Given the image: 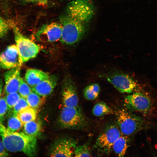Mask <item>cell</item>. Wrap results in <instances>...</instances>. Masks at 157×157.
<instances>
[{
    "label": "cell",
    "mask_w": 157,
    "mask_h": 157,
    "mask_svg": "<svg viewBox=\"0 0 157 157\" xmlns=\"http://www.w3.org/2000/svg\"><path fill=\"white\" fill-rule=\"evenodd\" d=\"M19 66V57L16 44L8 46L0 54V67L10 69Z\"/></svg>",
    "instance_id": "13"
},
{
    "label": "cell",
    "mask_w": 157,
    "mask_h": 157,
    "mask_svg": "<svg viewBox=\"0 0 157 157\" xmlns=\"http://www.w3.org/2000/svg\"><path fill=\"white\" fill-rule=\"evenodd\" d=\"M9 29V26L6 21L0 16V38L7 33Z\"/></svg>",
    "instance_id": "29"
},
{
    "label": "cell",
    "mask_w": 157,
    "mask_h": 157,
    "mask_svg": "<svg viewBox=\"0 0 157 157\" xmlns=\"http://www.w3.org/2000/svg\"><path fill=\"white\" fill-rule=\"evenodd\" d=\"M124 102L130 109L145 115L150 114L154 108L152 99L148 95L142 92L128 95L125 98Z\"/></svg>",
    "instance_id": "7"
},
{
    "label": "cell",
    "mask_w": 157,
    "mask_h": 157,
    "mask_svg": "<svg viewBox=\"0 0 157 157\" xmlns=\"http://www.w3.org/2000/svg\"><path fill=\"white\" fill-rule=\"evenodd\" d=\"M6 149L2 141L0 140V157L7 156L8 155Z\"/></svg>",
    "instance_id": "30"
},
{
    "label": "cell",
    "mask_w": 157,
    "mask_h": 157,
    "mask_svg": "<svg viewBox=\"0 0 157 157\" xmlns=\"http://www.w3.org/2000/svg\"><path fill=\"white\" fill-rule=\"evenodd\" d=\"M30 0V1H31V0Z\"/></svg>",
    "instance_id": "32"
},
{
    "label": "cell",
    "mask_w": 157,
    "mask_h": 157,
    "mask_svg": "<svg viewBox=\"0 0 157 157\" xmlns=\"http://www.w3.org/2000/svg\"><path fill=\"white\" fill-rule=\"evenodd\" d=\"M105 79L119 91L131 93L136 88L137 83L129 75L118 71H113L100 75Z\"/></svg>",
    "instance_id": "8"
},
{
    "label": "cell",
    "mask_w": 157,
    "mask_h": 157,
    "mask_svg": "<svg viewBox=\"0 0 157 157\" xmlns=\"http://www.w3.org/2000/svg\"><path fill=\"white\" fill-rule=\"evenodd\" d=\"M60 125L67 129H79L85 126L87 121L81 108L64 106L61 110L58 119Z\"/></svg>",
    "instance_id": "5"
},
{
    "label": "cell",
    "mask_w": 157,
    "mask_h": 157,
    "mask_svg": "<svg viewBox=\"0 0 157 157\" xmlns=\"http://www.w3.org/2000/svg\"><path fill=\"white\" fill-rule=\"evenodd\" d=\"M23 127L24 133L35 137L38 135L41 130L40 122L36 119L24 124Z\"/></svg>",
    "instance_id": "20"
},
{
    "label": "cell",
    "mask_w": 157,
    "mask_h": 157,
    "mask_svg": "<svg viewBox=\"0 0 157 157\" xmlns=\"http://www.w3.org/2000/svg\"><path fill=\"white\" fill-rule=\"evenodd\" d=\"M74 156L76 157L92 156L91 151L87 144L77 146L74 152Z\"/></svg>",
    "instance_id": "25"
},
{
    "label": "cell",
    "mask_w": 157,
    "mask_h": 157,
    "mask_svg": "<svg viewBox=\"0 0 157 157\" xmlns=\"http://www.w3.org/2000/svg\"><path fill=\"white\" fill-rule=\"evenodd\" d=\"M20 67L10 69L4 74L5 94L17 92L21 78Z\"/></svg>",
    "instance_id": "14"
},
{
    "label": "cell",
    "mask_w": 157,
    "mask_h": 157,
    "mask_svg": "<svg viewBox=\"0 0 157 157\" xmlns=\"http://www.w3.org/2000/svg\"><path fill=\"white\" fill-rule=\"evenodd\" d=\"M117 123L122 134L129 136L142 129L144 122L140 117L124 109L116 112Z\"/></svg>",
    "instance_id": "3"
},
{
    "label": "cell",
    "mask_w": 157,
    "mask_h": 157,
    "mask_svg": "<svg viewBox=\"0 0 157 157\" xmlns=\"http://www.w3.org/2000/svg\"><path fill=\"white\" fill-rule=\"evenodd\" d=\"M37 110L29 106L20 111L17 115L24 125L36 119L37 116Z\"/></svg>",
    "instance_id": "18"
},
{
    "label": "cell",
    "mask_w": 157,
    "mask_h": 157,
    "mask_svg": "<svg viewBox=\"0 0 157 157\" xmlns=\"http://www.w3.org/2000/svg\"><path fill=\"white\" fill-rule=\"evenodd\" d=\"M3 83L2 80L0 79V97L3 90Z\"/></svg>",
    "instance_id": "31"
},
{
    "label": "cell",
    "mask_w": 157,
    "mask_h": 157,
    "mask_svg": "<svg viewBox=\"0 0 157 157\" xmlns=\"http://www.w3.org/2000/svg\"><path fill=\"white\" fill-rule=\"evenodd\" d=\"M121 135L118 127L115 125H109L97 138L95 147L101 152L108 154L112 150L114 143Z\"/></svg>",
    "instance_id": "9"
},
{
    "label": "cell",
    "mask_w": 157,
    "mask_h": 157,
    "mask_svg": "<svg viewBox=\"0 0 157 157\" xmlns=\"http://www.w3.org/2000/svg\"><path fill=\"white\" fill-rule=\"evenodd\" d=\"M21 96L17 92L6 94L5 97L8 107V114L12 112L13 108L20 99Z\"/></svg>",
    "instance_id": "24"
},
{
    "label": "cell",
    "mask_w": 157,
    "mask_h": 157,
    "mask_svg": "<svg viewBox=\"0 0 157 157\" xmlns=\"http://www.w3.org/2000/svg\"><path fill=\"white\" fill-rule=\"evenodd\" d=\"M16 45L18 50L21 67L24 63L35 57L40 50V47L24 36L17 27H13Z\"/></svg>",
    "instance_id": "4"
},
{
    "label": "cell",
    "mask_w": 157,
    "mask_h": 157,
    "mask_svg": "<svg viewBox=\"0 0 157 157\" xmlns=\"http://www.w3.org/2000/svg\"><path fill=\"white\" fill-rule=\"evenodd\" d=\"M8 107L5 97L0 98V122L3 124L8 115Z\"/></svg>",
    "instance_id": "27"
},
{
    "label": "cell",
    "mask_w": 157,
    "mask_h": 157,
    "mask_svg": "<svg viewBox=\"0 0 157 157\" xmlns=\"http://www.w3.org/2000/svg\"><path fill=\"white\" fill-rule=\"evenodd\" d=\"M60 23L62 26L60 40L64 44L75 45L83 38L86 33V29L84 24L67 14L60 17Z\"/></svg>",
    "instance_id": "2"
},
{
    "label": "cell",
    "mask_w": 157,
    "mask_h": 157,
    "mask_svg": "<svg viewBox=\"0 0 157 157\" xmlns=\"http://www.w3.org/2000/svg\"><path fill=\"white\" fill-rule=\"evenodd\" d=\"M94 12V6L90 0H73L66 9L67 14L84 24L91 19Z\"/></svg>",
    "instance_id": "6"
},
{
    "label": "cell",
    "mask_w": 157,
    "mask_h": 157,
    "mask_svg": "<svg viewBox=\"0 0 157 157\" xmlns=\"http://www.w3.org/2000/svg\"><path fill=\"white\" fill-rule=\"evenodd\" d=\"M7 128L12 132H17L21 128L23 124L16 115L11 112L8 114Z\"/></svg>",
    "instance_id": "22"
},
{
    "label": "cell",
    "mask_w": 157,
    "mask_h": 157,
    "mask_svg": "<svg viewBox=\"0 0 157 157\" xmlns=\"http://www.w3.org/2000/svg\"><path fill=\"white\" fill-rule=\"evenodd\" d=\"M77 142L70 137L58 138L53 143L51 147L49 155L52 157H69L73 156Z\"/></svg>",
    "instance_id": "10"
},
{
    "label": "cell",
    "mask_w": 157,
    "mask_h": 157,
    "mask_svg": "<svg viewBox=\"0 0 157 157\" xmlns=\"http://www.w3.org/2000/svg\"><path fill=\"white\" fill-rule=\"evenodd\" d=\"M49 76L44 72L37 69H29L25 74V79L26 83L31 88L35 86L42 81L47 78Z\"/></svg>",
    "instance_id": "16"
},
{
    "label": "cell",
    "mask_w": 157,
    "mask_h": 157,
    "mask_svg": "<svg viewBox=\"0 0 157 157\" xmlns=\"http://www.w3.org/2000/svg\"><path fill=\"white\" fill-rule=\"evenodd\" d=\"M0 135L7 151L11 152H22L30 157L36 156L37 150L36 137L23 132L11 131L0 122Z\"/></svg>",
    "instance_id": "1"
},
{
    "label": "cell",
    "mask_w": 157,
    "mask_h": 157,
    "mask_svg": "<svg viewBox=\"0 0 157 157\" xmlns=\"http://www.w3.org/2000/svg\"><path fill=\"white\" fill-rule=\"evenodd\" d=\"M29 106L26 99L21 97L18 101L13 108L12 112L17 115L20 111Z\"/></svg>",
    "instance_id": "28"
},
{
    "label": "cell",
    "mask_w": 157,
    "mask_h": 157,
    "mask_svg": "<svg viewBox=\"0 0 157 157\" xmlns=\"http://www.w3.org/2000/svg\"><path fill=\"white\" fill-rule=\"evenodd\" d=\"M62 26L61 24L53 22L44 26L36 33L35 37L39 41L53 42L60 40Z\"/></svg>",
    "instance_id": "11"
},
{
    "label": "cell",
    "mask_w": 157,
    "mask_h": 157,
    "mask_svg": "<svg viewBox=\"0 0 157 157\" xmlns=\"http://www.w3.org/2000/svg\"><path fill=\"white\" fill-rule=\"evenodd\" d=\"M62 96L64 106L75 107L78 106V98L75 84L70 77L63 81L62 85Z\"/></svg>",
    "instance_id": "12"
},
{
    "label": "cell",
    "mask_w": 157,
    "mask_h": 157,
    "mask_svg": "<svg viewBox=\"0 0 157 157\" xmlns=\"http://www.w3.org/2000/svg\"><path fill=\"white\" fill-rule=\"evenodd\" d=\"M129 140L128 136L122 134L114 144L112 148L118 156H124L128 147Z\"/></svg>",
    "instance_id": "17"
},
{
    "label": "cell",
    "mask_w": 157,
    "mask_h": 157,
    "mask_svg": "<svg viewBox=\"0 0 157 157\" xmlns=\"http://www.w3.org/2000/svg\"><path fill=\"white\" fill-rule=\"evenodd\" d=\"M32 91L30 86L23 78H21L18 92L21 97L26 99Z\"/></svg>",
    "instance_id": "26"
},
{
    "label": "cell",
    "mask_w": 157,
    "mask_h": 157,
    "mask_svg": "<svg viewBox=\"0 0 157 157\" xmlns=\"http://www.w3.org/2000/svg\"><path fill=\"white\" fill-rule=\"evenodd\" d=\"M45 98L32 91L26 99L30 107L37 110L42 105Z\"/></svg>",
    "instance_id": "23"
},
{
    "label": "cell",
    "mask_w": 157,
    "mask_h": 157,
    "mask_svg": "<svg viewBox=\"0 0 157 157\" xmlns=\"http://www.w3.org/2000/svg\"><path fill=\"white\" fill-rule=\"evenodd\" d=\"M100 90L97 83H93L87 86L83 91L84 98L89 100H93L98 97Z\"/></svg>",
    "instance_id": "21"
},
{
    "label": "cell",
    "mask_w": 157,
    "mask_h": 157,
    "mask_svg": "<svg viewBox=\"0 0 157 157\" xmlns=\"http://www.w3.org/2000/svg\"><path fill=\"white\" fill-rule=\"evenodd\" d=\"M57 82V76L53 75L49 77L31 88L33 91L41 96L45 97L50 94L56 87Z\"/></svg>",
    "instance_id": "15"
},
{
    "label": "cell",
    "mask_w": 157,
    "mask_h": 157,
    "mask_svg": "<svg viewBox=\"0 0 157 157\" xmlns=\"http://www.w3.org/2000/svg\"><path fill=\"white\" fill-rule=\"evenodd\" d=\"M93 114L97 117H100L105 115L113 114V110L106 103L99 102L96 103L92 109Z\"/></svg>",
    "instance_id": "19"
}]
</instances>
